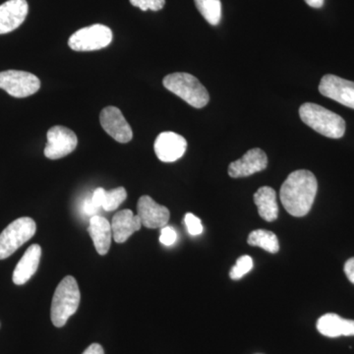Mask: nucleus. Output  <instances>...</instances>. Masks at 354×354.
<instances>
[{"instance_id": "1", "label": "nucleus", "mask_w": 354, "mask_h": 354, "mask_svg": "<svg viewBox=\"0 0 354 354\" xmlns=\"http://www.w3.org/2000/svg\"><path fill=\"white\" fill-rule=\"evenodd\" d=\"M318 183L315 176L306 169L291 172L279 191L283 208L290 215L306 216L315 201Z\"/></svg>"}, {"instance_id": "2", "label": "nucleus", "mask_w": 354, "mask_h": 354, "mask_svg": "<svg viewBox=\"0 0 354 354\" xmlns=\"http://www.w3.org/2000/svg\"><path fill=\"white\" fill-rule=\"evenodd\" d=\"M305 124L328 138H342L346 132V121L339 114L313 102H305L299 109Z\"/></svg>"}, {"instance_id": "3", "label": "nucleus", "mask_w": 354, "mask_h": 354, "mask_svg": "<svg viewBox=\"0 0 354 354\" xmlns=\"http://www.w3.org/2000/svg\"><path fill=\"white\" fill-rule=\"evenodd\" d=\"M80 299V290L76 279L72 276L65 277L57 286L51 302L50 318L55 327L65 326L70 317L78 310Z\"/></svg>"}, {"instance_id": "4", "label": "nucleus", "mask_w": 354, "mask_h": 354, "mask_svg": "<svg viewBox=\"0 0 354 354\" xmlns=\"http://www.w3.org/2000/svg\"><path fill=\"white\" fill-rule=\"evenodd\" d=\"M162 83L169 92L181 97L193 108L202 109L208 104V91L200 83L196 77L189 73L177 72L169 74L165 77Z\"/></svg>"}, {"instance_id": "5", "label": "nucleus", "mask_w": 354, "mask_h": 354, "mask_svg": "<svg viewBox=\"0 0 354 354\" xmlns=\"http://www.w3.org/2000/svg\"><path fill=\"white\" fill-rule=\"evenodd\" d=\"M37 225L31 218L12 221L0 234V260L10 257L36 234Z\"/></svg>"}, {"instance_id": "6", "label": "nucleus", "mask_w": 354, "mask_h": 354, "mask_svg": "<svg viewBox=\"0 0 354 354\" xmlns=\"http://www.w3.org/2000/svg\"><path fill=\"white\" fill-rule=\"evenodd\" d=\"M113 41V32L106 26L95 24L82 28L69 38L68 44L75 51L99 50Z\"/></svg>"}, {"instance_id": "7", "label": "nucleus", "mask_w": 354, "mask_h": 354, "mask_svg": "<svg viewBox=\"0 0 354 354\" xmlns=\"http://www.w3.org/2000/svg\"><path fill=\"white\" fill-rule=\"evenodd\" d=\"M41 81L34 74L18 70L0 72V88L14 97H27L36 94Z\"/></svg>"}, {"instance_id": "8", "label": "nucleus", "mask_w": 354, "mask_h": 354, "mask_svg": "<svg viewBox=\"0 0 354 354\" xmlns=\"http://www.w3.org/2000/svg\"><path fill=\"white\" fill-rule=\"evenodd\" d=\"M48 143L44 148V156L50 160H58L66 157L73 152L78 145L75 133L69 128L60 127H51L48 131Z\"/></svg>"}, {"instance_id": "9", "label": "nucleus", "mask_w": 354, "mask_h": 354, "mask_svg": "<svg viewBox=\"0 0 354 354\" xmlns=\"http://www.w3.org/2000/svg\"><path fill=\"white\" fill-rule=\"evenodd\" d=\"M319 92L324 97L354 109V82L328 74L321 79Z\"/></svg>"}, {"instance_id": "10", "label": "nucleus", "mask_w": 354, "mask_h": 354, "mask_svg": "<svg viewBox=\"0 0 354 354\" xmlns=\"http://www.w3.org/2000/svg\"><path fill=\"white\" fill-rule=\"evenodd\" d=\"M100 122L102 129L115 141L123 144L131 141L133 138L131 127L120 109L115 106H106L102 109L100 114Z\"/></svg>"}, {"instance_id": "11", "label": "nucleus", "mask_w": 354, "mask_h": 354, "mask_svg": "<svg viewBox=\"0 0 354 354\" xmlns=\"http://www.w3.org/2000/svg\"><path fill=\"white\" fill-rule=\"evenodd\" d=\"M153 149L158 160L164 162H174L183 158L187 149V142L177 133L162 132L156 139Z\"/></svg>"}, {"instance_id": "12", "label": "nucleus", "mask_w": 354, "mask_h": 354, "mask_svg": "<svg viewBox=\"0 0 354 354\" xmlns=\"http://www.w3.org/2000/svg\"><path fill=\"white\" fill-rule=\"evenodd\" d=\"M137 216L141 220L142 225L151 230L162 228L169 221V209L158 204L150 196H142L137 204Z\"/></svg>"}, {"instance_id": "13", "label": "nucleus", "mask_w": 354, "mask_h": 354, "mask_svg": "<svg viewBox=\"0 0 354 354\" xmlns=\"http://www.w3.org/2000/svg\"><path fill=\"white\" fill-rule=\"evenodd\" d=\"M267 167L268 157L264 151L254 148L244 153L241 158L230 165L228 174L234 178H241L265 171Z\"/></svg>"}, {"instance_id": "14", "label": "nucleus", "mask_w": 354, "mask_h": 354, "mask_svg": "<svg viewBox=\"0 0 354 354\" xmlns=\"http://www.w3.org/2000/svg\"><path fill=\"white\" fill-rule=\"evenodd\" d=\"M29 11L26 0H8L0 6V35L7 34L19 28Z\"/></svg>"}, {"instance_id": "15", "label": "nucleus", "mask_w": 354, "mask_h": 354, "mask_svg": "<svg viewBox=\"0 0 354 354\" xmlns=\"http://www.w3.org/2000/svg\"><path fill=\"white\" fill-rule=\"evenodd\" d=\"M113 237L116 243H124L134 232L141 230V220L130 209L118 212L111 223Z\"/></svg>"}, {"instance_id": "16", "label": "nucleus", "mask_w": 354, "mask_h": 354, "mask_svg": "<svg viewBox=\"0 0 354 354\" xmlns=\"http://www.w3.org/2000/svg\"><path fill=\"white\" fill-rule=\"evenodd\" d=\"M41 256V248L39 244H32L26 250L13 272L12 279L15 285H24L34 276L38 270Z\"/></svg>"}, {"instance_id": "17", "label": "nucleus", "mask_w": 354, "mask_h": 354, "mask_svg": "<svg viewBox=\"0 0 354 354\" xmlns=\"http://www.w3.org/2000/svg\"><path fill=\"white\" fill-rule=\"evenodd\" d=\"M88 232L94 242L97 252L100 255H106L111 248L113 230L111 223L102 216H92L88 225Z\"/></svg>"}, {"instance_id": "18", "label": "nucleus", "mask_w": 354, "mask_h": 354, "mask_svg": "<svg viewBox=\"0 0 354 354\" xmlns=\"http://www.w3.org/2000/svg\"><path fill=\"white\" fill-rule=\"evenodd\" d=\"M317 330L328 337L354 335V320L344 319L337 314L328 313L319 318Z\"/></svg>"}, {"instance_id": "19", "label": "nucleus", "mask_w": 354, "mask_h": 354, "mask_svg": "<svg viewBox=\"0 0 354 354\" xmlns=\"http://www.w3.org/2000/svg\"><path fill=\"white\" fill-rule=\"evenodd\" d=\"M254 203L257 206L258 214L266 221L278 218L279 206L276 191L269 186H263L254 194Z\"/></svg>"}, {"instance_id": "20", "label": "nucleus", "mask_w": 354, "mask_h": 354, "mask_svg": "<svg viewBox=\"0 0 354 354\" xmlns=\"http://www.w3.org/2000/svg\"><path fill=\"white\" fill-rule=\"evenodd\" d=\"M91 198L97 208H102L106 212H113L127 200V192L123 187L115 188L111 191L100 187L94 191Z\"/></svg>"}, {"instance_id": "21", "label": "nucleus", "mask_w": 354, "mask_h": 354, "mask_svg": "<svg viewBox=\"0 0 354 354\" xmlns=\"http://www.w3.org/2000/svg\"><path fill=\"white\" fill-rule=\"evenodd\" d=\"M249 245L260 247L267 252L274 254L279 252V243L278 236L269 230H254L247 239Z\"/></svg>"}, {"instance_id": "22", "label": "nucleus", "mask_w": 354, "mask_h": 354, "mask_svg": "<svg viewBox=\"0 0 354 354\" xmlns=\"http://www.w3.org/2000/svg\"><path fill=\"white\" fill-rule=\"evenodd\" d=\"M199 12L209 25L220 24L221 20V0H194Z\"/></svg>"}, {"instance_id": "23", "label": "nucleus", "mask_w": 354, "mask_h": 354, "mask_svg": "<svg viewBox=\"0 0 354 354\" xmlns=\"http://www.w3.org/2000/svg\"><path fill=\"white\" fill-rule=\"evenodd\" d=\"M253 268V259L248 255L241 256L236 261V264L232 267V271L230 272V276L232 279L237 281L241 279L248 274L249 272L252 270Z\"/></svg>"}, {"instance_id": "24", "label": "nucleus", "mask_w": 354, "mask_h": 354, "mask_svg": "<svg viewBox=\"0 0 354 354\" xmlns=\"http://www.w3.org/2000/svg\"><path fill=\"white\" fill-rule=\"evenodd\" d=\"M130 3L142 11H160L164 8L165 0H130Z\"/></svg>"}, {"instance_id": "25", "label": "nucleus", "mask_w": 354, "mask_h": 354, "mask_svg": "<svg viewBox=\"0 0 354 354\" xmlns=\"http://www.w3.org/2000/svg\"><path fill=\"white\" fill-rule=\"evenodd\" d=\"M184 221H185L188 232H189V234L192 235V236H197V235L202 234L204 228H203L201 220L197 218L196 216L191 213H187L185 215V218H184Z\"/></svg>"}, {"instance_id": "26", "label": "nucleus", "mask_w": 354, "mask_h": 354, "mask_svg": "<svg viewBox=\"0 0 354 354\" xmlns=\"http://www.w3.org/2000/svg\"><path fill=\"white\" fill-rule=\"evenodd\" d=\"M177 234L176 230L171 227H165L160 230V241L165 246H171L176 241Z\"/></svg>"}, {"instance_id": "27", "label": "nucleus", "mask_w": 354, "mask_h": 354, "mask_svg": "<svg viewBox=\"0 0 354 354\" xmlns=\"http://www.w3.org/2000/svg\"><path fill=\"white\" fill-rule=\"evenodd\" d=\"M97 211H99V208L92 201V198L86 199L83 202L82 212L86 216H90L92 218V216L97 215Z\"/></svg>"}, {"instance_id": "28", "label": "nucleus", "mask_w": 354, "mask_h": 354, "mask_svg": "<svg viewBox=\"0 0 354 354\" xmlns=\"http://www.w3.org/2000/svg\"><path fill=\"white\" fill-rule=\"evenodd\" d=\"M344 272H346L349 281L354 285V257L346 261V264H344Z\"/></svg>"}, {"instance_id": "29", "label": "nucleus", "mask_w": 354, "mask_h": 354, "mask_svg": "<svg viewBox=\"0 0 354 354\" xmlns=\"http://www.w3.org/2000/svg\"><path fill=\"white\" fill-rule=\"evenodd\" d=\"M82 354H104V351L101 344H93Z\"/></svg>"}, {"instance_id": "30", "label": "nucleus", "mask_w": 354, "mask_h": 354, "mask_svg": "<svg viewBox=\"0 0 354 354\" xmlns=\"http://www.w3.org/2000/svg\"><path fill=\"white\" fill-rule=\"evenodd\" d=\"M307 6L313 7V8H321L324 6L325 0H304Z\"/></svg>"}]
</instances>
